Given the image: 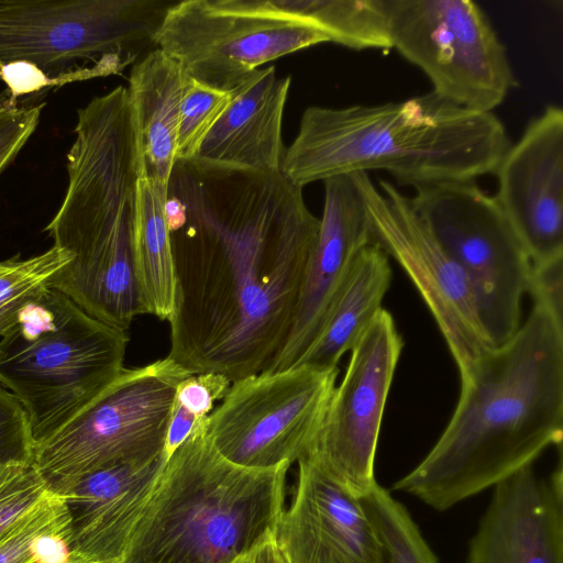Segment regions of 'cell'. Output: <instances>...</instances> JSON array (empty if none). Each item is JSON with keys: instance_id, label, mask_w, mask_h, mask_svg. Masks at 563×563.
<instances>
[{"instance_id": "cell-1", "label": "cell", "mask_w": 563, "mask_h": 563, "mask_svg": "<svg viewBox=\"0 0 563 563\" xmlns=\"http://www.w3.org/2000/svg\"><path fill=\"white\" fill-rule=\"evenodd\" d=\"M165 216L176 275L167 356L231 382L269 369L319 236L302 188L282 172L177 161Z\"/></svg>"}, {"instance_id": "cell-26", "label": "cell", "mask_w": 563, "mask_h": 563, "mask_svg": "<svg viewBox=\"0 0 563 563\" xmlns=\"http://www.w3.org/2000/svg\"><path fill=\"white\" fill-rule=\"evenodd\" d=\"M358 500L374 529L379 563H439L407 508L375 482Z\"/></svg>"}, {"instance_id": "cell-23", "label": "cell", "mask_w": 563, "mask_h": 563, "mask_svg": "<svg viewBox=\"0 0 563 563\" xmlns=\"http://www.w3.org/2000/svg\"><path fill=\"white\" fill-rule=\"evenodd\" d=\"M167 185L139 178L133 223V263L145 314L169 321L175 309L176 275L165 216Z\"/></svg>"}, {"instance_id": "cell-33", "label": "cell", "mask_w": 563, "mask_h": 563, "mask_svg": "<svg viewBox=\"0 0 563 563\" xmlns=\"http://www.w3.org/2000/svg\"><path fill=\"white\" fill-rule=\"evenodd\" d=\"M533 302L563 320V256L532 264L529 291Z\"/></svg>"}, {"instance_id": "cell-12", "label": "cell", "mask_w": 563, "mask_h": 563, "mask_svg": "<svg viewBox=\"0 0 563 563\" xmlns=\"http://www.w3.org/2000/svg\"><path fill=\"white\" fill-rule=\"evenodd\" d=\"M338 374V367L322 371L301 364L236 379L208 416L207 435L236 465H291L314 440Z\"/></svg>"}, {"instance_id": "cell-15", "label": "cell", "mask_w": 563, "mask_h": 563, "mask_svg": "<svg viewBox=\"0 0 563 563\" xmlns=\"http://www.w3.org/2000/svg\"><path fill=\"white\" fill-rule=\"evenodd\" d=\"M495 195L532 264L563 256V110L548 106L510 144Z\"/></svg>"}, {"instance_id": "cell-4", "label": "cell", "mask_w": 563, "mask_h": 563, "mask_svg": "<svg viewBox=\"0 0 563 563\" xmlns=\"http://www.w3.org/2000/svg\"><path fill=\"white\" fill-rule=\"evenodd\" d=\"M510 144L493 112L472 111L430 91L398 102L307 108L280 172L300 188L369 170L416 188L492 175Z\"/></svg>"}, {"instance_id": "cell-28", "label": "cell", "mask_w": 563, "mask_h": 563, "mask_svg": "<svg viewBox=\"0 0 563 563\" xmlns=\"http://www.w3.org/2000/svg\"><path fill=\"white\" fill-rule=\"evenodd\" d=\"M231 98V92L212 89L188 79L180 102L176 162L195 157Z\"/></svg>"}, {"instance_id": "cell-8", "label": "cell", "mask_w": 563, "mask_h": 563, "mask_svg": "<svg viewBox=\"0 0 563 563\" xmlns=\"http://www.w3.org/2000/svg\"><path fill=\"white\" fill-rule=\"evenodd\" d=\"M190 375L168 356L123 367L92 401L35 444L33 464L49 490L65 495L98 470L161 456L177 386Z\"/></svg>"}, {"instance_id": "cell-11", "label": "cell", "mask_w": 563, "mask_h": 563, "mask_svg": "<svg viewBox=\"0 0 563 563\" xmlns=\"http://www.w3.org/2000/svg\"><path fill=\"white\" fill-rule=\"evenodd\" d=\"M391 48L420 68L433 92L493 112L516 85L507 51L472 0H385Z\"/></svg>"}, {"instance_id": "cell-19", "label": "cell", "mask_w": 563, "mask_h": 563, "mask_svg": "<svg viewBox=\"0 0 563 563\" xmlns=\"http://www.w3.org/2000/svg\"><path fill=\"white\" fill-rule=\"evenodd\" d=\"M165 463L162 454L146 463L101 468L63 495L69 516L71 563H120Z\"/></svg>"}, {"instance_id": "cell-5", "label": "cell", "mask_w": 563, "mask_h": 563, "mask_svg": "<svg viewBox=\"0 0 563 563\" xmlns=\"http://www.w3.org/2000/svg\"><path fill=\"white\" fill-rule=\"evenodd\" d=\"M289 464L246 468L197 430L166 461L120 563H233L273 538Z\"/></svg>"}, {"instance_id": "cell-3", "label": "cell", "mask_w": 563, "mask_h": 563, "mask_svg": "<svg viewBox=\"0 0 563 563\" xmlns=\"http://www.w3.org/2000/svg\"><path fill=\"white\" fill-rule=\"evenodd\" d=\"M74 132L66 192L45 228L69 261L47 287L91 318L126 331L145 314L133 263L139 170L126 87L80 108Z\"/></svg>"}, {"instance_id": "cell-20", "label": "cell", "mask_w": 563, "mask_h": 563, "mask_svg": "<svg viewBox=\"0 0 563 563\" xmlns=\"http://www.w3.org/2000/svg\"><path fill=\"white\" fill-rule=\"evenodd\" d=\"M275 66L254 70L236 87L192 159L260 173L280 172L284 110L291 79Z\"/></svg>"}, {"instance_id": "cell-16", "label": "cell", "mask_w": 563, "mask_h": 563, "mask_svg": "<svg viewBox=\"0 0 563 563\" xmlns=\"http://www.w3.org/2000/svg\"><path fill=\"white\" fill-rule=\"evenodd\" d=\"M318 242L287 340L267 371L296 366L321 331L360 252L374 242L352 174L323 180Z\"/></svg>"}, {"instance_id": "cell-13", "label": "cell", "mask_w": 563, "mask_h": 563, "mask_svg": "<svg viewBox=\"0 0 563 563\" xmlns=\"http://www.w3.org/2000/svg\"><path fill=\"white\" fill-rule=\"evenodd\" d=\"M375 242L401 266L433 316L460 371L494 346L481 323L471 284L394 184L368 173H352Z\"/></svg>"}, {"instance_id": "cell-35", "label": "cell", "mask_w": 563, "mask_h": 563, "mask_svg": "<svg viewBox=\"0 0 563 563\" xmlns=\"http://www.w3.org/2000/svg\"><path fill=\"white\" fill-rule=\"evenodd\" d=\"M250 563H288L274 538H271L250 556Z\"/></svg>"}, {"instance_id": "cell-2", "label": "cell", "mask_w": 563, "mask_h": 563, "mask_svg": "<svg viewBox=\"0 0 563 563\" xmlns=\"http://www.w3.org/2000/svg\"><path fill=\"white\" fill-rule=\"evenodd\" d=\"M461 377L444 431L394 483L437 511L494 487L563 438V320L533 307L517 332Z\"/></svg>"}, {"instance_id": "cell-22", "label": "cell", "mask_w": 563, "mask_h": 563, "mask_svg": "<svg viewBox=\"0 0 563 563\" xmlns=\"http://www.w3.org/2000/svg\"><path fill=\"white\" fill-rule=\"evenodd\" d=\"M390 282L388 255L374 241L357 255L321 331L297 365L336 368L382 309Z\"/></svg>"}, {"instance_id": "cell-17", "label": "cell", "mask_w": 563, "mask_h": 563, "mask_svg": "<svg viewBox=\"0 0 563 563\" xmlns=\"http://www.w3.org/2000/svg\"><path fill=\"white\" fill-rule=\"evenodd\" d=\"M290 504L273 538L288 563H379L374 529L358 500L302 456Z\"/></svg>"}, {"instance_id": "cell-32", "label": "cell", "mask_w": 563, "mask_h": 563, "mask_svg": "<svg viewBox=\"0 0 563 563\" xmlns=\"http://www.w3.org/2000/svg\"><path fill=\"white\" fill-rule=\"evenodd\" d=\"M232 382L218 373L192 374L177 386L174 400L198 418H207L216 400H222Z\"/></svg>"}, {"instance_id": "cell-14", "label": "cell", "mask_w": 563, "mask_h": 563, "mask_svg": "<svg viewBox=\"0 0 563 563\" xmlns=\"http://www.w3.org/2000/svg\"><path fill=\"white\" fill-rule=\"evenodd\" d=\"M402 346L394 318L382 308L351 350L344 377L303 455L355 497L376 482L380 424Z\"/></svg>"}, {"instance_id": "cell-25", "label": "cell", "mask_w": 563, "mask_h": 563, "mask_svg": "<svg viewBox=\"0 0 563 563\" xmlns=\"http://www.w3.org/2000/svg\"><path fill=\"white\" fill-rule=\"evenodd\" d=\"M65 496L48 492L0 536V563H71Z\"/></svg>"}, {"instance_id": "cell-31", "label": "cell", "mask_w": 563, "mask_h": 563, "mask_svg": "<svg viewBox=\"0 0 563 563\" xmlns=\"http://www.w3.org/2000/svg\"><path fill=\"white\" fill-rule=\"evenodd\" d=\"M43 106L0 98V175L35 132Z\"/></svg>"}, {"instance_id": "cell-30", "label": "cell", "mask_w": 563, "mask_h": 563, "mask_svg": "<svg viewBox=\"0 0 563 563\" xmlns=\"http://www.w3.org/2000/svg\"><path fill=\"white\" fill-rule=\"evenodd\" d=\"M34 446L24 407L0 384V465L33 463Z\"/></svg>"}, {"instance_id": "cell-6", "label": "cell", "mask_w": 563, "mask_h": 563, "mask_svg": "<svg viewBox=\"0 0 563 563\" xmlns=\"http://www.w3.org/2000/svg\"><path fill=\"white\" fill-rule=\"evenodd\" d=\"M126 331L45 287L0 336V384L24 407L34 443L51 437L123 369Z\"/></svg>"}, {"instance_id": "cell-27", "label": "cell", "mask_w": 563, "mask_h": 563, "mask_svg": "<svg viewBox=\"0 0 563 563\" xmlns=\"http://www.w3.org/2000/svg\"><path fill=\"white\" fill-rule=\"evenodd\" d=\"M68 261L67 253L52 246L27 260L0 262V336L19 311L47 287L49 278Z\"/></svg>"}, {"instance_id": "cell-36", "label": "cell", "mask_w": 563, "mask_h": 563, "mask_svg": "<svg viewBox=\"0 0 563 563\" xmlns=\"http://www.w3.org/2000/svg\"><path fill=\"white\" fill-rule=\"evenodd\" d=\"M251 556V555H250ZM250 556L241 558L233 563H250Z\"/></svg>"}, {"instance_id": "cell-9", "label": "cell", "mask_w": 563, "mask_h": 563, "mask_svg": "<svg viewBox=\"0 0 563 563\" xmlns=\"http://www.w3.org/2000/svg\"><path fill=\"white\" fill-rule=\"evenodd\" d=\"M410 203L466 275L478 317L494 347L521 324L532 262L495 195L475 180L418 186Z\"/></svg>"}, {"instance_id": "cell-18", "label": "cell", "mask_w": 563, "mask_h": 563, "mask_svg": "<svg viewBox=\"0 0 563 563\" xmlns=\"http://www.w3.org/2000/svg\"><path fill=\"white\" fill-rule=\"evenodd\" d=\"M467 563H563L561 461L548 478L531 464L494 486Z\"/></svg>"}, {"instance_id": "cell-7", "label": "cell", "mask_w": 563, "mask_h": 563, "mask_svg": "<svg viewBox=\"0 0 563 563\" xmlns=\"http://www.w3.org/2000/svg\"><path fill=\"white\" fill-rule=\"evenodd\" d=\"M177 0H0V66H35L54 87L121 73L156 47Z\"/></svg>"}, {"instance_id": "cell-21", "label": "cell", "mask_w": 563, "mask_h": 563, "mask_svg": "<svg viewBox=\"0 0 563 563\" xmlns=\"http://www.w3.org/2000/svg\"><path fill=\"white\" fill-rule=\"evenodd\" d=\"M188 79L159 48L133 65L126 89L139 178L168 184L176 163L180 102Z\"/></svg>"}, {"instance_id": "cell-34", "label": "cell", "mask_w": 563, "mask_h": 563, "mask_svg": "<svg viewBox=\"0 0 563 563\" xmlns=\"http://www.w3.org/2000/svg\"><path fill=\"white\" fill-rule=\"evenodd\" d=\"M207 423L208 417L198 418L174 400L163 449L166 461L188 438Z\"/></svg>"}, {"instance_id": "cell-37", "label": "cell", "mask_w": 563, "mask_h": 563, "mask_svg": "<svg viewBox=\"0 0 563 563\" xmlns=\"http://www.w3.org/2000/svg\"><path fill=\"white\" fill-rule=\"evenodd\" d=\"M73 563H76V562H73Z\"/></svg>"}, {"instance_id": "cell-10", "label": "cell", "mask_w": 563, "mask_h": 563, "mask_svg": "<svg viewBox=\"0 0 563 563\" xmlns=\"http://www.w3.org/2000/svg\"><path fill=\"white\" fill-rule=\"evenodd\" d=\"M328 42L275 0H177L156 34L186 76L227 92L267 62Z\"/></svg>"}, {"instance_id": "cell-29", "label": "cell", "mask_w": 563, "mask_h": 563, "mask_svg": "<svg viewBox=\"0 0 563 563\" xmlns=\"http://www.w3.org/2000/svg\"><path fill=\"white\" fill-rule=\"evenodd\" d=\"M48 492L33 463L0 465V536Z\"/></svg>"}, {"instance_id": "cell-24", "label": "cell", "mask_w": 563, "mask_h": 563, "mask_svg": "<svg viewBox=\"0 0 563 563\" xmlns=\"http://www.w3.org/2000/svg\"><path fill=\"white\" fill-rule=\"evenodd\" d=\"M323 32L330 42L355 51L388 49L385 0H275Z\"/></svg>"}]
</instances>
